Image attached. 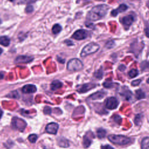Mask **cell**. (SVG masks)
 <instances>
[{"instance_id": "1", "label": "cell", "mask_w": 149, "mask_h": 149, "mask_svg": "<svg viewBox=\"0 0 149 149\" xmlns=\"http://www.w3.org/2000/svg\"><path fill=\"white\" fill-rule=\"evenodd\" d=\"M109 8V6L105 4L95 6L88 12L86 18L90 21H96L101 19L106 15Z\"/></svg>"}, {"instance_id": "2", "label": "cell", "mask_w": 149, "mask_h": 149, "mask_svg": "<svg viewBox=\"0 0 149 149\" xmlns=\"http://www.w3.org/2000/svg\"><path fill=\"white\" fill-rule=\"evenodd\" d=\"M108 140L113 144L118 145H126L129 143L131 139L129 137L123 135L111 134L108 136Z\"/></svg>"}, {"instance_id": "3", "label": "cell", "mask_w": 149, "mask_h": 149, "mask_svg": "<svg viewBox=\"0 0 149 149\" xmlns=\"http://www.w3.org/2000/svg\"><path fill=\"white\" fill-rule=\"evenodd\" d=\"M99 48H100V46L98 44L94 42H90L83 48V49L81 50L80 55L82 57H84L88 55L95 53L98 50Z\"/></svg>"}, {"instance_id": "4", "label": "cell", "mask_w": 149, "mask_h": 149, "mask_svg": "<svg viewBox=\"0 0 149 149\" xmlns=\"http://www.w3.org/2000/svg\"><path fill=\"white\" fill-rule=\"evenodd\" d=\"M83 64L77 58H73L69 61L67 64V69L70 71H78L82 69Z\"/></svg>"}, {"instance_id": "5", "label": "cell", "mask_w": 149, "mask_h": 149, "mask_svg": "<svg viewBox=\"0 0 149 149\" xmlns=\"http://www.w3.org/2000/svg\"><path fill=\"white\" fill-rule=\"evenodd\" d=\"M119 104L118 100L114 97H111L106 99L105 101V107L109 109H116Z\"/></svg>"}, {"instance_id": "6", "label": "cell", "mask_w": 149, "mask_h": 149, "mask_svg": "<svg viewBox=\"0 0 149 149\" xmlns=\"http://www.w3.org/2000/svg\"><path fill=\"white\" fill-rule=\"evenodd\" d=\"M89 34V32L84 29H79L76 30L72 36V38L77 40H81L86 38Z\"/></svg>"}, {"instance_id": "7", "label": "cell", "mask_w": 149, "mask_h": 149, "mask_svg": "<svg viewBox=\"0 0 149 149\" xmlns=\"http://www.w3.org/2000/svg\"><path fill=\"white\" fill-rule=\"evenodd\" d=\"M133 21H134V17L133 16V15H129L124 16L122 19L121 22H122V23L123 27L126 29H127L132 24Z\"/></svg>"}, {"instance_id": "8", "label": "cell", "mask_w": 149, "mask_h": 149, "mask_svg": "<svg viewBox=\"0 0 149 149\" xmlns=\"http://www.w3.org/2000/svg\"><path fill=\"white\" fill-rule=\"evenodd\" d=\"M33 60V57L26 55L18 56L15 61L16 63H27L31 62Z\"/></svg>"}, {"instance_id": "9", "label": "cell", "mask_w": 149, "mask_h": 149, "mask_svg": "<svg viewBox=\"0 0 149 149\" xmlns=\"http://www.w3.org/2000/svg\"><path fill=\"white\" fill-rule=\"evenodd\" d=\"M58 127H59V126L57 123L52 122V123H48L46 126L45 130H46L47 132L49 134H55L58 130Z\"/></svg>"}, {"instance_id": "10", "label": "cell", "mask_w": 149, "mask_h": 149, "mask_svg": "<svg viewBox=\"0 0 149 149\" xmlns=\"http://www.w3.org/2000/svg\"><path fill=\"white\" fill-rule=\"evenodd\" d=\"M96 87V85L93 83H86L84 84L81 85L79 88L77 89V91L80 93H84L91 89H93Z\"/></svg>"}, {"instance_id": "11", "label": "cell", "mask_w": 149, "mask_h": 149, "mask_svg": "<svg viewBox=\"0 0 149 149\" xmlns=\"http://www.w3.org/2000/svg\"><path fill=\"white\" fill-rule=\"evenodd\" d=\"M12 125L15 127H16L17 129H20V128L24 129V127L26 126V122L24 120L20 119V118H17L16 117H15L13 118Z\"/></svg>"}, {"instance_id": "12", "label": "cell", "mask_w": 149, "mask_h": 149, "mask_svg": "<svg viewBox=\"0 0 149 149\" xmlns=\"http://www.w3.org/2000/svg\"><path fill=\"white\" fill-rule=\"evenodd\" d=\"M37 90V88L33 84H27L23 86L22 89V91L23 93L25 94H30L35 93Z\"/></svg>"}, {"instance_id": "13", "label": "cell", "mask_w": 149, "mask_h": 149, "mask_svg": "<svg viewBox=\"0 0 149 149\" xmlns=\"http://www.w3.org/2000/svg\"><path fill=\"white\" fill-rule=\"evenodd\" d=\"M127 9V6L125 4H121L119 5L118 8L112 10L111 12V14L112 16H116L118 13L126 10Z\"/></svg>"}, {"instance_id": "14", "label": "cell", "mask_w": 149, "mask_h": 149, "mask_svg": "<svg viewBox=\"0 0 149 149\" xmlns=\"http://www.w3.org/2000/svg\"><path fill=\"white\" fill-rule=\"evenodd\" d=\"M105 93L104 91H97V93L91 94L89 98L93 100H100L104 98V97L105 96Z\"/></svg>"}, {"instance_id": "15", "label": "cell", "mask_w": 149, "mask_h": 149, "mask_svg": "<svg viewBox=\"0 0 149 149\" xmlns=\"http://www.w3.org/2000/svg\"><path fill=\"white\" fill-rule=\"evenodd\" d=\"M120 94L126 100H129L132 98V92L129 90H127V89H126V90L123 89L121 91V92L120 93Z\"/></svg>"}, {"instance_id": "16", "label": "cell", "mask_w": 149, "mask_h": 149, "mask_svg": "<svg viewBox=\"0 0 149 149\" xmlns=\"http://www.w3.org/2000/svg\"><path fill=\"white\" fill-rule=\"evenodd\" d=\"M63 84L59 80H54L52 82L51 84V88L52 90L54 91L56 90L59 88H61Z\"/></svg>"}, {"instance_id": "17", "label": "cell", "mask_w": 149, "mask_h": 149, "mask_svg": "<svg viewBox=\"0 0 149 149\" xmlns=\"http://www.w3.org/2000/svg\"><path fill=\"white\" fill-rule=\"evenodd\" d=\"M10 44V40L7 36L0 37V44L5 47H7Z\"/></svg>"}, {"instance_id": "18", "label": "cell", "mask_w": 149, "mask_h": 149, "mask_svg": "<svg viewBox=\"0 0 149 149\" xmlns=\"http://www.w3.org/2000/svg\"><path fill=\"white\" fill-rule=\"evenodd\" d=\"M141 149H149V137H146L141 141Z\"/></svg>"}, {"instance_id": "19", "label": "cell", "mask_w": 149, "mask_h": 149, "mask_svg": "<svg viewBox=\"0 0 149 149\" xmlns=\"http://www.w3.org/2000/svg\"><path fill=\"white\" fill-rule=\"evenodd\" d=\"M91 144V140L87 136H84L83 140V145L84 148H88Z\"/></svg>"}, {"instance_id": "20", "label": "cell", "mask_w": 149, "mask_h": 149, "mask_svg": "<svg viewBox=\"0 0 149 149\" xmlns=\"http://www.w3.org/2000/svg\"><path fill=\"white\" fill-rule=\"evenodd\" d=\"M136 97L137 100H140L146 97V95L145 93L141 90L139 89L136 91Z\"/></svg>"}, {"instance_id": "21", "label": "cell", "mask_w": 149, "mask_h": 149, "mask_svg": "<svg viewBox=\"0 0 149 149\" xmlns=\"http://www.w3.org/2000/svg\"><path fill=\"white\" fill-rule=\"evenodd\" d=\"M106 135V131L105 130L100 128L97 130V136L99 139L104 138Z\"/></svg>"}, {"instance_id": "22", "label": "cell", "mask_w": 149, "mask_h": 149, "mask_svg": "<svg viewBox=\"0 0 149 149\" xmlns=\"http://www.w3.org/2000/svg\"><path fill=\"white\" fill-rule=\"evenodd\" d=\"M62 30V27L59 24H55L52 28V31L54 34L59 33Z\"/></svg>"}, {"instance_id": "23", "label": "cell", "mask_w": 149, "mask_h": 149, "mask_svg": "<svg viewBox=\"0 0 149 149\" xmlns=\"http://www.w3.org/2000/svg\"><path fill=\"white\" fill-rule=\"evenodd\" d=\"M58 144L60 146L63 147H68L69 146L68 141L64 138H60L58 141Z\"/></svg>"}, {"instance_id": "24", "label": "cell", "mask_w": 149, "mask_h": 149, "mask_svg": "<svg viewBox=\"0 0 149 149\" xmlns=\"http://www.w3.org/2000/svg\"><path fill=\"white\" fill-rule=\"evenodd\" d=\"M142 119H143V115L141 114H137L134 120V123L136 125H140L142 122Z\"/></svg>"}, {"instance_id": "25", "label": "cell", "mask_w": 149, "mask_h": 149, "mask_svg": "<svg viewBox=\"0 0 149 149\" xmlns=\"http://www.w3.org/2000/svg\"><path fill=\"white\" fill-rule=\"evenodd\" d=\"M102 76H103V72L101 68L99 69L98 70H97L94 73V76L98 79H101L102 78Z\"/></svg>"}, {"instance_id": "26", "label": "cell", "mask_w": 149, "mask_h": 149, "mask_svg": "<svg viewBox=\"0 0 149 149\" xmlns=\"http://www.w3.org/2000/svg\"><path fill=\"white\" fill-rule=\"evenodd\" d=\"M128 75L130 78H133L135 77L136 76L138 75V71L137 69H131L129 73H128Z\"/></svg>"}, {"instance_id": "27", "label": "cell", "mask_w": 149, "mask_h": 149, "mask_svg": "<svg viewBox=\"0 0 149 149\" xmlns=\"http://www.w3.org/2000/svg\"><path fill=\"white\" fill-rule=\"evenodd\" d=\"M140 68L142 70H146L149 69V62L143 61L140 64Z\"/></svg>"}, {"instance_id": "28", "label": "cell", "mask_w": 149, "mask_h": 149, "mask_svg": "<svg viewBox=\"0 0 149 149\" xmlns=\"http://www.w3.org/2000/svg\"><path fill=\"white\" fill-rule=\"evenodd\" d=\"M28 139L29 140L33 143H34L36 140H37V136L36 134H30L29 137H28Z\"/></svg>"}, {"instance_id": "29", "label": "cell", "mask_w": 149, "mask_h": 149, "mask_svg": "<svg viewBox=\"0 0 149 149\" xmlns=\"http://www.w3.org/2000/svg\"><path fill=\"white\" fill-rule=\"evenodd\" d=\"M115 45V42L113 40H110L109 41H108L106 44H105V47L107 48H112L114 47Z\"/></svg>"}, {"instance_id": "30", "label": "cell", "mask_w": 149, "mask_h": 149, "mask_svg": "<svg viewBox=\"0 0 149 149\" xmlns=\"http://www.w3.org/2000/svg\"><path fill=\"white\" fill-rule=\"evenodd\" d=\"M113 120H114L115 122L117 123L118 124H120L121 121H122V119H121V118H120V116L117 115H114V116H113Z\"/></svg>"}, {"instance_id": "31", "label": "cell", "mask_w": 149, "mask_h": 149, "mask_svg": "<svg viewBox=\"0 0 149 149\" xmlns=\"http://www.w3.org/2000/svg\"><path fill=\"white\" fill-rule=\"evenodd\" d=\"M103 86L105 88H111L113 87L114 86V84L112 83V82H108V81H105L103 83Z\"/></svg>"}, {"instance_id": "32", "label": "cell", "mask_w": 149, "mask_h": 149, "mask_svg": "<svg viewBox=\"0 0 149 149\" xmlns=\"http://www.w3.org/2000/svg\"><path fill=\"white\" fill-rule=\"evenodd\" d=\"M140 83H141V80L140 79H137V80H133L131 83V84L133 86H138Z\"/></svg>"}, {"instance_id": "33", "label": "cell", "mask_w": 149, "mask_h": 149, "mask_svg": "<svg viewBox=\"0 0 149 149\" xmlns=\"http://www.w3.org/2000/svg\"><path fill=\"white\" fill-rule=\"evenodd\" d=\"M44 112L45 114H50L51 113V108L49 107H46L44 108Z\"/></svg>"}, {"instance_id": "34", "label": "cell", "mask_w": 149, "mask_h": 149, "mask_svg": "<svg viewBox=\"0 0 149 149\" xmlns=\"http://www.w3.org/2000/svg\"><path fill=\"white\" fill-rule=\"evenodd\" d=\"M33 10V8L31 5H28L26 8V12L27 13H31Z\"/></svg>"}, {"instance_id": "35", "label": "cell", "mask_w": 149, "mask_h": 149, "mask_svg": "<svg viewBox=\"0 0 149 149\" xmlns=\"http://www.w3.org/2000/svg\"><path fill=\"white\" fill-rule=\"evenodd\" d=\"M144 31H145L146 36L149 38V26H147L146 27L145 29H144Z\"/></svg>"}, {"instance_id": "36", "label": "cell", "mask_w": 149, "mask_h": 149, "mask_svg": "<svg viewBox=\"0 0 149 149\" xmlns=\"http://www.w3.org/2000/svg\"><path fill=\"white\" fill-rule=\"evenodd\" d=\"M118 69H119V70L120 71H123V70H125L126 66H125V65H120L119 66Z\"/></svg>"}, {"instance_id": "37", "label": "cell", "mask_w": 149, "mask_h": 149, "mask_svg": "<svg viewBox=\"0 0 149 149\" xmlns=\"http://www.w3.org/2000/svg\"><path fill=\"white\" fill-rule=\"evenodd\" d=\"M102 149H114L113 147H112L111 146H109V145H106V146H102Z\"/></svg>"}, {"instance_id": "38", "label": "cell", "mask_w": 149, "mask_h": 149, "mask_svg": "<svg viewBox=\"0 0 149 149\" xmlns=\"http://www.w3.org/2000/svg\"><path fill=\"white\" fill-rule=\"evenodd\" d=\"M65 42L68 45H73V42L71 41H69V40H68V41H65Z\"/></svg>"}, {"instance_id": "39", "label": "cell", "mask_w": 149, "mask_h": 149, "mask_svg": "<svg viewBox=\"0 0 149 149\" xmlns=\"http://www.w3.org/2000/svg\"><path fill=\"white\" fill-rule=\"evenodd\" d=\"M58 61L59 62L62 63H63L65 62V60H64V59H60V58H58Z\"/></svg>"}, {"instance_id": "40", "label": "cell", "mask_w": 149, "mask_h": 149, "mask_svg": "<svg viewBox=\"0 0 149 149\" xmlns=\"http://www.w3.org/2000/svg\"><path fill=\"white\" fill-rule=\"evenodd\" d=\"M4 77V74L2 72H0V80H2Z\"/></svg>"}, {"instance_id": "41", "label": "cell", "mask_w": 149, "mask_h": 149, "mask_svg": "<svg viewBox=\"0 0 149 149\" xmlns=\"http://www.w3.org/2000/svg\"><path fill=\"white\" fill-rule=\"evenodd\" d=\"M2 114H3V111H2V110L0 108V118L2 117Z\"/></svg>"}, {"instance_id": "42", "label": "cell", "mask_w": 149, "mask_h": 149, "mask_svg": "<svg viewBox=\"0 0 149 149\" xmlns=\"http://www.w3.org/2000/svg\"><path fill=\"white\" fill-rule=\"evenodd\" d=\"M146 5H147V6L149 8V0L147 1V3H146Z\"/></svg>"}, {"instance_id": "43", "label": "cell", "mask_w": 149, "mask_h": 149, "mask_svg": "<svg viewBox=\"0 0 149 149\" xmlns=\"http://www.w3.org/2000/svg\"><path fill=\"white\" fill-rule=\"evenodd\" d=\"M2 51H2V48H0V55H1V54H2Z\"/></svg>"}, {"instance_id": "44", "label": "cell", "mask_w": 149, "mask_h": 149, "mask_svg": "<svg viewBox=\"0 0 149 149\" xmlns=\"http://www.w3.org/2000/svg\"><path fill=\"white\" fill-rule=\"evenodd\" d=\"M147 83H149V78L147 80Z\"/></svg>"}, {"instance_id": "45", "label": "cell", "mask_w": 149, "mask_h": 149, "mask_svg": "<svg viewBox=\"0 0 149 149\" xmlns=\"http://www.w3.org/2000/svg\"><path fill=\"white\" fill-rule=\"evenodd\" d=\"M9 1H11V2H12V1H14L15 0H9Z\"/></svg>"}, {"instance_id": "46", "label": "cell", "mask_w": 149, "mask_h": 149, "mask_svg": "<svg viewBox=\"0 0 149 149\" xmlns=\"http://www.w3.org/2000/svg\"><path fill=\"white\" fill-rule=\"evenodd\" d=\"M1 20H0V24H1Z\"/></svg>"}]
</instances>
